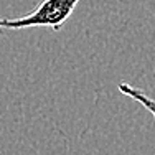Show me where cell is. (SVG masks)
I'll return each instance as SVG.
<instances>
[{"label":"cell","instance_id":"obj_2","mask_svg":"<svg viewBox=\"0 0 155 155\" xmlns=\"http://www.w3.org/2000/svg\"><path fill=\"white\" fill-rule=\"evenodd\" d=\"M117 89H119L122 94L129 96V97H132L134 101H137L140 106H143V107H145V109L155 117V99L149 97V96L143 94L142 91L139 89V87L130 86L129 83H119V84H117Z\"/></svg>","mask_w":155,"mask_h":155},{"label":"cell","instance_id":"obj_1","mask_svg":"<svg viewBox=\"0 0 155 155\" xmlns=\"http://www.w3.org/2000/svg\"><path fill=\"white\" fill-rule=\"evenodd\" d=\"M79 0H41L28 15L20 18L0 17V31L23 30L33 27H48L60 31L61 27L73 15Z\"/></svg>","mask_w":155,"mask_h":155}]
</instances>
